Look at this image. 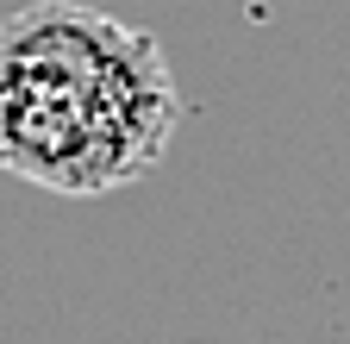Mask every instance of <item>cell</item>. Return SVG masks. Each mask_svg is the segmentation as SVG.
Returning a JSON list of instances; mask_svg holds the SVG:
<instances>
[{"label":"cell","mask_w":350,"mask_h":344,"mask_svg":"<svg viewBox=\"0 0 350 344\" xmlns=\"http://www.w3.org/2000/svg\"><path fill=\"white\" fill-rule=\"evenodd\" d=\"M188 119L157 31L81 0L0 19V176L94 200L150 176Z\"/></svg>","instance_id":"1"}]
</instances>
